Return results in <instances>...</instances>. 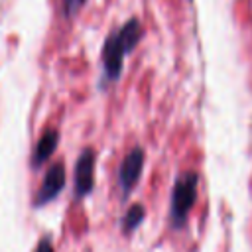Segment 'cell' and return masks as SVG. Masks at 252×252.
<instances>
[{
  "label": "cell",
  "instance_id": "52a82bcc",
  "mask_svg": "<svg viewBox=\"0 0 252 252\" xmlns=\"http://www.w3.org/2000/svg\"><path fill=\"white\" fill-rule=\"evenodd\" d=\"M146 219V207L142 203H134L126 209V213L122 215V220H120V230L122 234H132Z\"/></svg>",
  "mask_w": 252,
  "mask_h": 252
},
{
  "label": "cell",
  "instance_id": "6da1fadb",
  "mask_svg": "<svg viewBox=\"0 0 252 252\" xmlns=\"http://www.w3.org/2000/svg\"><path fill=\"white\" fill-rule=\"evenodd\" d=\"M142 37H144V28H142V22L138 18H130L126 24H122L118 30H114L106 35L104 45H102V53H100V61H102L100 87L112 85L122 77L124 57L138 47Z\"/></svg>",
  "mask_w": 252,
  "mask_h": 252
},
{
  "label": "cell",
  "instance_id": "9c48e42d",
  "mask_svg": "<svg viewBox=\"0 0 252 252\" xmlns=\"http://www.w3.org/2000/svg\"><path fill=\"white\" fill-rule=\"evenodd\" d=\"M33 252H55L51 238H49V236H41V238H39V242L35 244Z\"/></svg>",
  "mask_w": 252,
  "mask_h": 252
},
{
  "label": "cell",
  "instance_id": "ba28073f",
  "mask_svg": "<svg viewBox=\"0 0 252 252\" xmlns=\"http://www.w3.org/2000/svg\"><path fill=\"white\" fill-rule=\"evenodd\" d=\"M89 0H61V6H63V14L65 18H73Z\"/></svg>",
  "mask_w": 252,
  "mask_h": 252
},
{
  "label": "cell",
  "instance_id": "3957f363",
  "mask_svg": "<svg viewBox=\"0 0 252 252\" xmlns=\"http://www.w3.org/2000/svg\"><path fill=\"white\" fill-rule=\"evenodd\" d=\"M144 163H146V152L140 146L132 148L122 158V161L118 165V175H116L118 189H120V199L122 201H126L132 195L134 187L138 185V181L142 177V171H144Z\"/></svg>",
  "mask_w": 252,
  "mask_h": 252
},
{
  "label": "cell",
  "instance_id": "7a4b0ae2",
  "mask_svg": "<svg viewBox=\"0 0 252 252\" xmlns=\"http://www.w3.org/2000/svg\"><path fill=\"white\" fill-rule=\"evenodd\" d=\"M197 189H199V173L195 171H181L171 187L169 199V224L173 230H183L187 226V217L197 203Z\"/></svg>",
  "mask_w": 252,
  "mask_h": 252
},
{
  "label": "cell",
  "instance_id": "8992f818",
  "mask_svg": "<svg viewBox=\"0 0 252 252\" xmlns=\"http://www.w3.org/2000/svg\"><path fill=\"white\" fill-rule=\"evenodd\" d=\"M57 146H59V130H55V128H47V130L39 136V140L35 142V146H33L32 158H30V165H32V169H39V167H41V165L55 154Z\"/></svg>",
  "mask_w": 252,
  "mask_h": 252
},
{
  "label": "cell",
  "instance_id": "277c9868",
  "mask_svg": "<svg viewBox=\"0 0 252 252\" xmlns=\"http://www.w3.org/2000/svg\"><path fill=\"white\" fill-rule=\"evenodd\" d=\"M94 163H96L94 150L83 148L75 161V173H73V197L77 201L89 197L94 189Z\"/></svg>",
  "mask_w": 252,
  "mask_h": 252
},
{
  "label": "cell",
  "instance_id": "5b68a950",
  "mask_svg": "<svg viewBox=\"0 0 252 252\" xmlns=\"http://www.w3.org/2000/svg\"><path fill=\"white\" fill-rule=\"evenodd\" d=\"M65 181H67V171H65V163L63 161H55L47 167L43 179H41V185L39 189L35 191L33 195V209H39V207H45L47 203L55 201L61 191L65 189Z\"/></svg>",
  "mask_w": 252,
  "mask_h": 252
}]
</instances>
